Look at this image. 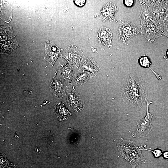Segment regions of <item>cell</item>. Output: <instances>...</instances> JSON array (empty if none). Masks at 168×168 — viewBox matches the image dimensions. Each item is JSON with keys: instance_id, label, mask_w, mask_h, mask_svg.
Returning <instances> with one entry per match:
<instances>
[{"instance_id": "9a60e30c", "label": "cell", "mask_w": 168, "mask_h": 168, "mask_svg": "<svg viewBox=\"0 0 168 168\" xmlns=\"http://www.w3.org/2000/svg\"><path fill=\"white\" fill-rule=\"evenodd\" d=\"M80 63L81 66L83 69L93 73L96 74L99 69L97 64L91 58H86L82 59Z\"/></svg>"}, {"instance_id": "8992f818", "label": "cell", "mask_w": 168, "mask_h": 168, "mask_svg": "<svg viewBox=\"0 0 168 168\" xmlns=\"http://www.w3.org/2000/svg\"><path fill=\"white\" fill-rule=\"evenodd\" d=\"M140 33V31L133 23L129 21L120 22L118 30V35L120 40L123 43Z\"/></svg>"}, {"instance_id": "30bf717a", "label": "cell", "mask_w": 168, "mask_h": 168, "mask_svg": "<svg viewBox=\"0 0 168 168\" xmlns=\"http://www.w3.org/2000/svg\"><path fill=\"white\" fill-rule=\"evenodd\" d=\"M141 5V12L139 16L141 23L151 21L159 25L158 21L152 12L149 11L147 5L142 2Z\"/></svg>"}, {"instance_id": "2e32d148", "label": "cell", "mask_w": 168, "mask_h": 168, "mask_svg": "<svg viewBox=\"0 0 168 168\" xmlns=\"http://www.w3.org/2000/svg\"><path fill=\"white\" fill-rule=\"evenodd\" d=\"M61 72L63 77L69 82H71L74 78V70L70 65L67 63L62 66Z\"/></svg>"}, {"instance_id": "7a4b0ae2", "label": "cell", "mask_w": 168, "mask_h": 168, "mask_svg": "<svg viewBox=\"0 0 168 168\" xmlns=\"http://www.w3.org/2000/svg\"><path fill=\"white\" fill-rule=\"evenodd\" d=\"M117 145L123 157L129 162L133 168L146 162L140 147L138 146L135 142L121 138Z\"/></svg>"}, {"instance_id": "5b68a950", "label": "cell", "mask_w": 168, "mask_h": 168, "mask_svg": "<svg viewBox=\"0 0 168 168\" xmlns=\"http://www.w3.org/2000/svg\"><path fill=\"white\" fill-rule=\"evenodd\" d=\"M147 111L145 117L138 121V127L136 131L132 133V136L134 138H139L148 135L152 130L153 127L151 124V120L153 115L149 111V106L152 102H149L146 100Z\"/></svg>"}, {"instance_id": "e0dca14e", "label": "cell", "mask_w": 168, "mask_h": 168, "mask_svg": "<svg viewBox=\"0 0 168 168\" xmlns=\"http://www.w3.org/2000/svg\"><path fill=\"white\" fill-rule=\"evenodd\" d=\"M89 74L86 72H83L78 75L76 78L75 83L76 86H80L86 83L89 78Z\"/></svg>"}, {"instance_id": "ba28073f", "label": "cell", "mask_w": 168, "mask_h": 168, "mask_svg": "<svg viewBox=\"0 0 168 168\" xmlns=\"http://www.w3.org/2000/svg\"><path fill=\"white\" fill-rule=\"evenodd\" d=\"M45 48V59L53 65L58 57L59 49L54 43L49 41L46 43Z\"/></svg>"}, {"instance_id": "6da1fadb", "label": "cell", "mask_w": 168, "mask_h": 168, "mask_svg": "<svg viewBox=\"0 0 168 168\" xmlns=\"http://www.w3.org/2000/svg\"><path fill=\"white\" fill-rule=\"evenodd\" d=\"M145 87L144 82L134 76H129L122 93L125 101L135 107L142 106L146 98Z\"/></svg>"}, {"instance_id": "9c48e42d", "label": "cell", "mask_w": 168, "mask_h": 168, "mask_svg": "<svg viewBox=\"0 0 168 168\" xmlns=\"http://www.w3.org/2000/svg\"><path fill=\"white\" fill-rule=\"evenodd\" d=\"M96 37L100 43L109 48L112 46V33L109 28L101 27L97 33Z\"/></svg>"}, {"instance_id": "277c9868", "label": "cell", "mask_w": 168, "mask_h": 168, "mask_svg": "<svg viewBox=\"0 0 168 168\" xmlns=\"http://www.w3.org/2000/svg\"><path fill=\"white\" fill-rule=\"evenodd\" d=\"M140 28L141 35L150 42L155 41L163 35V29L152 22L141 23Z\"/></svg>"}, {"instance_id": "cb8c5ba5", "label": "cell", "mask_w": 168, "mask_h": 168, "mask_svg": "<svg viewBox=\"0 0 168 168\" xmlns=\"http://www.w3.org/2000/svg\"><path fill=\"white\" fill-rule=\"evenodd\" d=\"M166 54L167 56V58H168V49L167 50V51H166Z\"/></svg>"}, {"instance_id": "603a6c76", "label": "cell", "mask_w": 168, "mask_h": 168, "mask_svg": "<svg viewBox=\"0 0 168 168\" xmlns=\"http://www.w3.org/2000/svg\"><path fill=\"white\" fill-rule=\"evenodd\" d=\"M162 154L164 158L168 159V151H165Z\"/></svg>"}, {"instance_id": "7402d4cb", "label": "cell", "mask_w": 168, "mask_h": 168, "mask_svg": "<svg viewBox=\"0 0 168 168\" xmlns=\"http://www.w3.org/2000/svg\"><path fill=\"white\" fill-rule=\"evenodd\" d=\"M163 35L168 38V26H167L164 29Z\"/></svg>"}, {"instance_id": "d6986e66", "label": "cell", "mask_w": 168, "mask_h": 168, "mask_svg": "<svg viewBox=\"0 0 168 168\" xmlns=\"http://www.w3.org/2000/svg\"><path fill=\"white\" fill-rule=\"evenodd\" d=\"M123 3L125 6L127 7H133L135 1L133 0H123Z\"/></svg>"}, {"instance_id": "8fae6325", "label": "cell", "mask_w": 168, "mask_h": 168, "mask_svg": "<svg viewBox=\"0 0 168 168\" xmlns=\"http://www.w3.org/2000/svg\"><path fill=\"white\" fill-rule=\"evenodd\" d=\"M68 100L70 105L76 110H79L83 107V101L79 95L74 90L68 93Z\"/></svg>"}, {"instance_id": "7c38bea8", "label": "cell", "mask_w": 168, "mask_h": 168, "mask_svg": "<svg viewBox=\"0 0 168 168\" xmlns=\"http://www.w3.org/2000/svg\"><path fill=\"white\" fill-rule=\"evenodd\" d=\"M54 111L59 121L66 120L71 115L65 104L60 102L58 103L54 108Z\"/></svg>"}, {"instance_id": "52a82bcc", "label": "cell", "mask_w": 168, "mask_h": 168, "mask_svg": "<svg viewBox=\"0 0 168 168\" xmlns=\"http://www.w3.org/2000/svg\"><path fill=\"white\" fill-rule=\"evenodd\" d=\"M117 7L111 2H108L102 7L100 16L103 22L107 20L116 21L114 15L118 11Z\"/></svg>"}, {"instance_id": "ac0fdd59", "label": "cell", "mask_w": 168, "mask_h": 168, "mask_svg": "<svg viewBox=\"0 0 168 168\" xmlns=\"http://www.w3.org/2000/svg\"><path fill=\"white\" fill-rule=\"evenodd\" d=\"M138 63L141 67L144 68L150 67L152 64L150 59L146 56L140 57L138 59Z\"/></svg>"}, {"instance_id": "5bb4252c", "label": "cell", "mask_w": 168, "mask_h": 168, "mask_svg": "<svg viewBox=\"0 0 168 168\" xmlns=\"http://www.w3.org/2000/svg\"><path fill=\"white\" fill-rule=\"evenodd\" d=\"M50 86L53 93L58 97L64 96L65 89L62 82L59 80L55 78H53L50 82Z\"/></svg>"}, {"instance_id": "ffe728a7", "label": "cell", "mask_w": 168, "mask_h": 168, "mask_svg": "<svg viewBox=\"0 0 168 168\" xmlns=\"http://www.w3.org/2000/svg\"><path fill=\"white\" fill-rule=\"evenodd\" d=\"M152 152L154 154V156L156 157H158L161 156L162 154L161 151L160 149L157 148L154 151H150Z\"/></svg>"}, {"instance_id": "3957f363", "label": "cell", "mask_w": 168, "mask_h": 168, "mask_svg": "<svg viewBox=\"0 0 168 168\" xmlns=\"http://www.w3.org/2000/svg\"><path fill=\"white\" fill-rule=\"evenodd\" d=\"M1 52L9 54L12 51L19 47L12 31V27L7 26H1L0 29Z\"/></svg>"}, {"instance_id": "4fadbf2b", "label": "cell", "mask_w": 168, "mask_h": 168, "mask_svg": "<svg viewBox=\"0 0 168 168\" xmlns=\"http://www.w3.org/2000/svg\"><path fill=\"white\" fill-rule=\"evenodd\" d=\"M68 59L74 64H77L82 57L81 51L77 47L71 46L69 47L65 53Z\"/></svg>"}, {"instance_id": "44dd1931", "label": "cell", "mask_w": 168, "mask_h": 168, "mask_svg": "<svg viewBox=\"0 0 168 168\" xmlns=\"http://www.w3.org/2000/svg\"><path fill=\"white\" fill-rule=\"evenodd\" d=\"M74 2L75 4L77 6L81 7L85 4L86 0H74Z\"/></svg>"}]
</instances>
